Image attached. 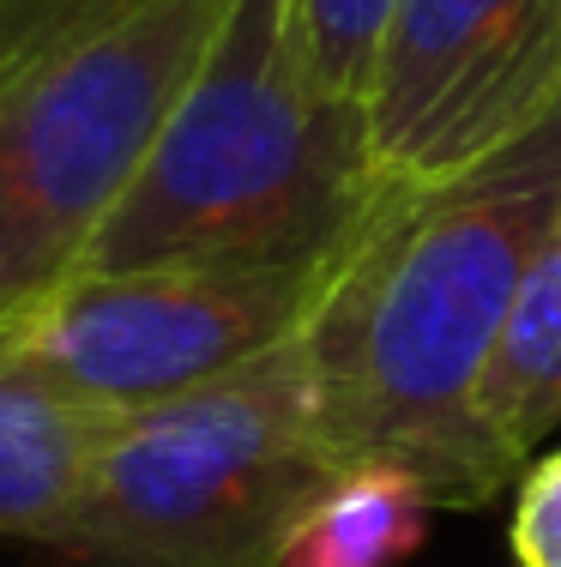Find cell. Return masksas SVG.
I'll return each mask as SVG.
<instances>
[{"instance_id": "4", "label": "cell", "mask_w": 561, "mask_h": 567, "mask_svg": "<svg viewBox=\"0 0 561 567\" xmlns=\"http://www.w3.org/2000/svg\"><path fill=\"white\" fill-rule=\"evenodd\" d=\"M236 0H152L0 103V327L79 266Z\"/></svg>"}, {"instance_id": "1", "label": "cell", "mask_w": 561, "mask_h": 567, "mask_svg": "<svg viewBox=\"0 0 561 567\" xmlns=\"http://www.w3.org/2000/svg\"><path fill=\"white\" fill-rule=\"evenodd\" d=\"M555 218L561 110L477 169L393 187L368 212L302 320L314 423L344 471L398 465L435 507L507 489L513 465L471 404Z\"/></svg>"}, {"instance_id": "11", "label": "cell", "mask_w": 561, "mask_h": 567, "mask_svg": "<svg viewBox=\"0 0 561 567\" xmlns=\"http://www.w3.org/2000/svg\"><path fill=\"white\" fill-rule=\"evenodd\" d=\"M393 0H290V24H297L302 61L314 79L339 97L363 103V79L374 66V43L386 31Z\"/></svg>"}, {"instance_id": "12", "label": "cell", "mask_w": 561, "mask_h": 567, "mask_svg": "<svg viewBox=\"0 0 561 567\" xmlns=\"http://www.w3.org/2000/svg\"><path fill=\"white\" fill-rule=\"evenodd\" d=\"M513 561L519 567H561V447L531 465L513 502Z\"/></svg>"}, {"instance_id": "9", "label": "cell", "mask_w": 561, "mask_h": 567, "mask_svg": "<svg viewBox=\"0 0 561 567\" xmlns=\"http://www.w3.org/2000/svg\"><path fill=\"white\" fill-rule=\"evenodd\" d=\"M435 502L398 465H351L320 489L278 567H405L429 544Z\"/></svg>"}, {"instance_id": "8", "label": "cell", "mask_w": 561, "mask_h": 567, "mask_svg": "<svg viewBox=\"0 0 561 567\" xmlns=\"http://www.w3.org/2000/svg\"><path fill=\"white\" fill-rule=\"evenodd\" d=\"M471 411L484 441L513 471L526 465V453L543 435L561 429V218L550 224L543 248L531 254Z\"/></svg>"}, {"instance_id": "6", "label": "cell", "mask_w": 561, "mask_h": 567, "mask_svg": "<svg viewBox=\"0 0 561 567\" xmlns=\"http://www.w3.org/2000/svg\"><path fill=\"white\" fill-rule=\"evenodd\" d=\"M561 110V0H393L363 79L386 187H429Z\"/></svg>"}, {"instance_id": "3", "label": "cell", "mask_w": 561, "mask_h": 567, "mask_svg": "<svg viewBox=\"0 0 561 567\" xmlns=\"http://www.w3.org/2000/svg\"><path fill=\"white\" fill-rule=\"evenodd\" d=\"M339 458L314 423L302 332L187 393L115 416L73 507L66 567H278Z\"/></svg>"}, {"instance_id": "2", "label": "cell", "mask_w": 561, "mask_h": 567, "mask_svg": "<svg viewBox=\"0 0 561 567\" xmlns=\"http://www.w3.org/2000/svg\"><path fill=\"white\" fill-rule=\"evenodd\" d=\"M386 194L363 103L314 79L290 0H236L73 272H332Z\"/></svg>"}, {"instance_id": "5", "label": "cell", "mask_w": 561, "mask_h": 567, "mask_svg": "<svg viewBox=\"0 0 561 567\" xmlns=\"http://www.w3.org/2000/svg\"><path fill=\"white\" fill-rule=\"evenodd\" d=\"M326 272H73L0 327V350L49 386L97 404L145 411L284 344L302 332Z\"/></svg>"}, {"instance_id": "10", "label": "cell", "mask_w": 561, "mask_h": 567, "mask_svg": "<svg viewBox=\"0 0 561 567\" xmlns=\"http://www.w3.org/2000/svg\"><path fill=\"white\" fill-rule=\"evenodd\" d=\"M152 0H0V103Z\"/></svg>"}, {"instance_id": "7", "label": "cell", "mask_w": 561, "mask_h": 567, "mask_svg": "<svg viewBox=\"0 0 561 567\" xmlns=\"http://www.w3.org/2000/svg\"><path fill=\"white\" fill-rule=\"evenodd\" d=\"M115 411L49 386L0 350V537H31L73 507L97 465Z\"/></svg>"}]
</instances>
